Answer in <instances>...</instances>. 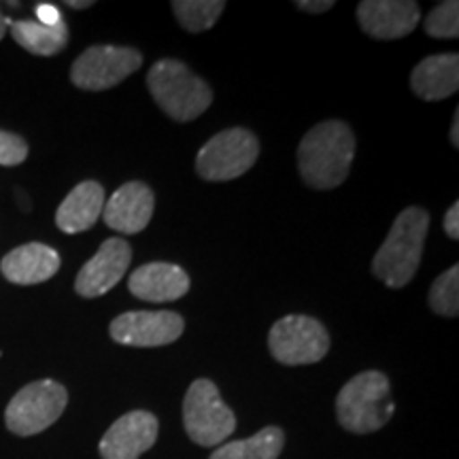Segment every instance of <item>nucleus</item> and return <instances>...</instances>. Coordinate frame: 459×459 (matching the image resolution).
I'll list each match as a JSON object with an SVG mask.
<instances>
[{"instance_id": "nucleus-29", "label": "nucleus", "mask_w": 459, "mask_h": 459, "mask_svg": "<svg viewBox=\"0 0 459 459\" xmlns=\"http://www.w3.org/2000/svg\"><path fill=\"white\" fill-rule=\"evenodd\" d=\"M91 0H83V3H77V0H68L66 3V7H71V9H88V7H91Z\"/></svg>"}, {"instance_id": "nucleus-3", "label": "nucleus", "mask_w": 459, "mask_h": 459, "mask_svg": "<svg viewBox=\"0 0 459 459\" xmlns=\"http://www.w3.org/2000/svg\"><path fill=\"white\" fill-rule=\"evenodd\" d=\"M395 404L389 378L378 370H366L344 383L336 398V415L341 426L351 434H370L387 426Z\"/></svg>"}, {"instance_id": "nucleus-8", "label": "nucleus", "mask_w": 459, "mask_h": 459, "mask_svg": "<svg viewBox=\"0 0 459 459\" xmlns=\"http://www.w3.org/2000/svg\"><path fill=\"white\" fill-rule=\"evenodd\" d=\"M273 358L285 366H307L330 351V334L321 321L308 315H287L268 334Z\"/></svg>"}, {"instance_id": "nucleus-25", "label": "nucleus", "mask_w": 459, "mask_h": 459, "mask_svg": "<svg viewBox=\"0 0 459 459\" xmlns=\"http://www.w3.org/2000/svg\"><path fill=\"white\" fill-rule=\"evenodd\" d=\"M445 232L446 237L457 240L459 238V203H453V206L445 215Z\"/></svg>"}, {"instance_id": "nucleus-9", "label": "nucleus", "mask_w": 459, "mask_h": 459, "mask_svg": "<svg viewBox=\"0 0 459 459\" xmlns=\"http://www.w3.org/2000/svg\"><path fill=\"white\" fill-rule=\"evenodd\" d=\"M143 65L141 51L117 45H94L74 60L71 82L79 90L102 91L115 88Z\"/></svg>"}, {"instance_id": "nucleus-6", "label": "nucleus", "mask_w": 459, "mask_h": 459, "mask_svg": "<svg viewBox=\"0 0 459 459\" xmlns=\"http://www.w3.org/2000/svg\"><path fill=\"white\" fill-rule=\"evenodd\" d=\"M260 141L247 128H228L203 145L196 156V172L204 181H232L254 169Z\"/></svg>"}, {"instance_id": "nucleus-30", "label": "nucleus", "mask_w": 459, "mask_h": 459, "mask_svg": "<svg viewBox=\"0 0 459 459\" xmlns=\"http://www.w3.org/2000/svg\"><path fill=\"white\" fill-rule=\"evenodd\" d=\"M11 22H13V20H9V17H4L3 13H0V41H3L4 32H7V28L11 26Z\"/></svg>"}, {"instance_id": "nucleus-15", "label": "nucleus", "mask_w": 459, "mask_h": 459, "mask_svg": "<svg viewBox=\"0 0 459 459\" xmlns=\"http://www.w3.org/2000/svg\"><path fill=\"white\" fill-rule=\"evenodd\" d=\"M128 290L145 302H175L189 291V277L177 264L152 262L130 274Z\"/></svg>"}, {"instance_id": "nucleus-11", "label": "nucleus", "mask_w": 459, "mask_h": 459, "mask_svg": "<svg viewBox=\"0 0 459 459\" xmlns=\"http://www.w3.org/2000/svg\"><path fill=\"white\" fill-rule=\"evenodd\" d=\"M132 249L124 238H108L96 255L77 274L74 291L82 298H100L108 294L128 273Z\"/></svg>"}, {"instance_id": "nucleus-12", "label": "nucleus", "mask_w": 459, "mask_h": 459, "mask_svg": "<svg viewBox=\"0 0 459 459\" xmlns=\"http://www.w3.org/2000/svg\"><path fill=\"white\" fill-rule=\"evenodd\" d=\"M158 438V419L147 411H132L119 417L100 440L102 459H139Z\"/></svg>"}, {"instance_id": "nucleus-5", "label": "nucleus", "mask_w": 459, "mask_h": 459, "mask_svg": "<svg viewBox=\"0 0 459 459\" xmlns=\"http://www.w3.org/2000/svg\"><path fill=\"white\" fill-rule=\"evenodd\" d=\"M183 426L196 445L217 446L237 429V417L221 400L215 383L198 378L189 385L183 402Z\"/></svg>"}, {"instance_id": "nucleus-21", "label": "nucleus", "mask_w": 459, "mask_h": 459, "mask_svg": "<svg viewBox=\"0 0 459 459\" xmlns=\"http://www.w3.org/2000/svg\"><path fill=\"white\" fill-rule=\"evenodd\" d=\"M170 7L187 32L198 34L215 26L226 9V3L223 0H175Z\"/></svg>"}, {"instance_id": "nucleus-19", "label": "nucleus", "mask_w": 459, "mask_h": 459, "mask_svg": "<svg viewBox=\"0 0 459 459\" xmlns=\"http://www.w3.org/2000/svg\"><path fill=\"white\" fill-rule=\"evenodd\" d=\"M9 28L15 43L34 56H56L68 45V28L65 20L54 26L22 20L11 22Z\"/></svg>"}, {"instance_id": "nucleus-1", "label": "nucleus", "mask_w": 459, "mask_h": 459, "mask_svg": "<svg viewBox=\"0 0 459 459\" xmlns=\"http://www.w3.org/2000/svg\"><path fill=\"white\" fill-rule=\"evenodd\" d=\"M355 156V136L349 124L330 119L304 134L298 145V170L313 189H334L347 179Z\"/></svg>"}, {"instance_id": "nucleus-16", "label": "nucleus", "mask_w": 459, "mask_h": 459, "mask_svg": "<svg viewBox=\"0 0 459 459\" xmlns=\"http://www.w3.org/2000/svg\"><path fill=\"white\" fill-rule=\"evenodd\" d=\"M60 271V255L43 243H28L15 247L0 262V273L9 283L37 285L49 281Z\"/></svg>"}, {"instance_id": "nucleus-4", "label": "nucleus", "mask_w": 459, "mask_h": 459, "mask_svg": "<svg viewBox=\"0 0 459 459\" xmlns=\"http://www.w3.org/2000/svg\"><path fill=\"white\" fill-rule=\"evenodd\" d=\"M158 107L175 122H192L213 102V90L179 60H160L147 74Z\"/></svg>"}, {"instance_id": "nucleus-27", "label": "nucleus", "mask_w": 459, "mask_h": 459, "mask_svg": "<svg viewBox=\"0 0 459 459\" xmlns=\"http://www.w3.org/2000/svg\"><path fill=\"white\" fill-rule=\"evenodd\" d=\"M298 9L307 11V13H324V11H328L334 7V3L332 0H300V3H296Z\"/></svg>"}, {"instance_id": "nucleus-26", "label": "nucleus", "mask_w": 459, "mask_h": 459, "mask_svg": "<svg viewBox=\"0 0 459 459\" xmlns=\"http://www.w3.org/2000/svg\"><path fill=\"white\" fill-rule=\"evenodd\" d=\"M37 17H39V24H45V26H54V24H57V22L65 20L54 4H39Z\"/></svg>"}, {"instance_id": "nucleus-7", "label": "nucleus", "mask_w": 459, "mask_h": 459, "mask_svg": "<svg viewBox=\"0 0 459 459\" xmlns=\"http://www.w3.org/2000/svg\"><path fill=\"white\" fill-rule=\"evenodd\" d=\"M68 394L60 383L34 381L22 387L4 411V423L17 436H34L60 419L66 409Z\"/></svg>"}, {"instance_id": "nucleus-2", "label": "nucleus", "mask_w": 459, "mask_h": 459, "mask_svg": "<svg viewBox=\"0 0 459 459\" xmlns=\"http://www.w3.org/2000/svg\"><path fill=\"white\" fill-rule=\"evenodd\" d=\"M429 230V213L421 206H409L395 217L387 238L372 260V273L392 290L409 285L423 255Z\"/></svg>"}, {"instance_id": "nucleus-20", "label": "nucleus", "mask_w": 459, "mask_h": 459, "mask_svg": "<svg viewBox=\"0 0 459 459\" xmlns=\"http://www.w3.org/2000/svg\"><path fill=\"white\" fill-rule=\"evenodd\" d=\"M285 436L279 428H264L247 440H232L211 453L209 459H277Z\"/></svg>"}, {"instance_id": "nucleus-22", "label": "nucleus", "mask_w": 459, "mask_h": 459, "mask_svg": "<svg viewBox=\"0 0 459 459\" xmlns=\"http://www.w3.org/2000/svg\"><path fill=\"white\" fill-rule=\"evenodd\" d=\"M429 308L443 317H457L459 313V268L451 266L429 287Z\"/></svg>"}, {"instance_id": "nucleus-28", "label": "nucleus", "mask_w": 459, "mask_h": 459, "mask_svg": "<svg viewBox=\"0 0 459 459\" xmlns=\"http://www.w3.org/2000/svg\"><path fill=\"white\" fill-rule=\"evenodd\" d=\"M451 143L453 147H459V111H455V115H453V126H451Z\"/></svg>"}, {"instance_id": "nucleus-24", "label": "nucleus", "mask_w": 459, "mask_h": 459, "mask_svg": "<svg viewBox=\"0 0 459 459\" xmlns=\"http://www.w3.org/2000/svg\"><path fill=\"white\" fill-rule=\"evenodd\" d=\"M28 158V143L20 134L0 130V166H17Z\"/></svg>"}, {"instance_id": "nucleus-18", "label": "nucleus", "mask_w": 459, "mask_h": 459, "mask_svg": "<svg viewBox=\"0 0 459 459\" xmlns=\"http://www.w3.org/2000/svg\"><path fill=\"white\" fill-rule=\"evenodd\" d=\"M105 187L96 181H83L71 189L56 211V226L66 234L85 232L99 221L105 209Z\"/></svg>"}, {"instance_id": "nucleus-13", "label": "nucleus", "mask_w": 459, "mask_h": 459, "mask_svg": "<svg viewBox=\"0 0 459 459\" xmlns=\"http://www.w3.org/2000/svg\"><path fill=\"white\" fill-rule=\"evenodd\" d=\"M419 4L412 0H364L358 4L361 30L372 39L394 41L411 34L419 24Z\"/></svg>"}, {"instance_id": "nucleus-23", "label": "nucleus", "mask_w": 459, "mask_h": 459, "mask_svg": "<svg viewBox=\"0 0 459 459\" xmlns=\"http://www.w3.org/2000/svg\"><path fill=\"white\" fill-rule=\"evenodd\" d=\"M426 32L434 39H457L459 37V3L445 0L436 4L426 17Z\"/></svg>"}, {"instance_id": "nucleus-17", "label": "nucleus", "mask_w": 459, "mask_h": 459, "mask_svg": "<svg viewBox=\"0 0 459 459\" xmlns=\"http://www.w3.org/2000/svg\"><path fill=\"white\" fill-rule=\"evenodd\" d=\"M411 88L428 102L449 99L459 88V56L436 54L421 60L412 68Z\"/></svg>"}, {"instance_id": "nucleus-10", "label": "nucleus", "mask_w": 459, "mask_h": 459, "mask_svg": "<svg viewBox=\"0 0 459 459\" xmlns=\"http://www.w3.org/2000/svg\"><path fill=\"white\" fill-rule=\"evenodd\" d=\"M186 321L172 311H130L119 315L108 325L115 342L128 347H162L179 341Z\"/></svg>"}, {"instance_id": "nucleus-14", "label": "nucleus", "mask_w": 459, "mask_h": 459, "mask_svg": "<svg viewBox=\"0 0 459 459\" xmlns=\"http://www.w3.org/2000/svg\"><path fill=\"white\" fill-rule=\"evenodd\" d=\"M156 196L143 181L124 183L105 203L102 220L111 230L122 234H139L152 221Z\"/></svg>"}]
</instances>
